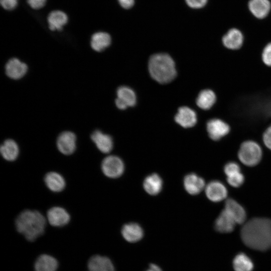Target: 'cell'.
Instances as JSON below:
<instances>
[{"label":"cell","mask_w":271,"mask_h":271,"mask_svg":"<svg viewBox=\"0 0 271 271\" xmlns=\"http://www.w3.org/2000/svg\"><path fill=\"white\" fill-rule=\"evenodd\" d=\"M243 243L248 247L259 251L271 248V219L254 218L242 226L240 231Z\"/></svg>","instance_id":"1"},{"label":"cell","mask_w":271,"mask_h":271,"mask_svg":"<svg viewBox=\"0 0 271 271\" xmlns=\"http://www.w3.org/2000/svg\"><path fill=\"white\" fill-rule=\"evenodd\" d=\"M15 225L17 231L27 240L34 241L44 233L46 220L40 212L27 209L17 216Z\"/></svg>","instance_id":"2"},{"label":"cell","mask_w":271,"mask_h":271,"mask_svg":"<svg viewBox=\"0 0 271 271\" xmlns=\"http://www.w3.org/2000/svg\"><path fill=\"white\" fill-rule=\"evenodd\" d=\"M148 66L151 77L160 83L171 82L177 74L174 61L167 54L158 53L152 55Z\"/></svg>","instance_id":"3"},{"label":"cell","mask_w":271,"mask_h":271,"mask_svg":"<svg viewBox=\"0 0 271 271\" xmlns=\"http://www.w3.org/2000/svg\"><path fill=\"white\" fill-rule=\"evenodd\" d=\"M238 157L244 165L249 167L255 166L261 160V149L259 145L254 141L244 142L240 145Z\"/></svg>","instance_id":"4"},{"label":"cell","mask_w":271,"mask_h":271,"mask_svg":"<svg viewBox=\"0 0 271 271\" xmlns=\"http://www.w3.org/2000/svg\"><path fill=\"white\" fill-rule=\"evenodd\" d=\"M101 167L103 173L111 178L120 177L124 169L122 161L115 156H109L104 158L102 161Z\"/></svg>","instance_id":"5"},{"label":"cell","mask_w":271,"mask_h":271,"mask_svg":"<svg viewBox=\"0 0 271 271\" xmlns=\"http://www.w3.org/2000/svg\"><path fill=\"white\" fill-rule=\"evenodd\" d=\"M76 135L71 131H66L61 133L57 140V147L63 154L70 155L73 154L76 147Z\"/></svg>","instance_id":"6"},{"label":"cell","mask_w":271,"mask_h":271,"mask_svg":"<svg viewBox=\"0 0 271 271\" xmlns=\"http://www.w3.org/2000/svg\"><path fill=\"white\" fill-rule=\"evenodd\" d=\"M207 130L212 140L218 141L229 132L230 127L224 121L215 118L208 121Z\"/></svg>","instance_id":"7"},{"label":"cell","mask_w":271,"mask_h":271,"mask_svg":"<svg viewBox=\"0 0 271 271\" xmlns=\"http://www.w3.org/2000/svg\"><path fill=\"white\" fill-rule=\"evenodd\" d=\"M47 218L49 223L53 226L61 227L67 224L70 219L68 212L63 208L55 206L48 210Z\"/></svg>","instance_id":"8"},{"label":"cell","mask_w":271,"mask_h":271,"mask_svg":"<svg viewBox=\"0 0 271 271\" xmlns=\"http://www.w3.org/2000/svg\"><path fill=\"white\" fill-rule=\"evenodd\" d=\"M117 97L115 99L116 106L120 109H125L127 107L133 106L136 103V95L131 88L126 86H121L117 90Z\"/></svg>","instance_id":"9"},{"label":"cell","mask_w":271,"mask_h":271,"mask_svg":"<svg viewBox=\"0 0 271 271\" xmlns=\"http://www.w3.org/2000/svg\"><path fill=\"white\" fill-rule=\"evenodd\" d=\"M224 171L227 176V181L231 186L238 187L243 184L244 178L236 163L230 162L227 163L224 166Z\"/></svg>","instance_id":"10"},{"label":"cell","mask_w":271,"mask_h":271,"mask_svg":"<svg viewBox=\"0 0 271 271\" xmlns=\"http://www.w3.org/2000/svg\"><path fill=\"white\" fill-rule=\"evenodd\" d=\"M207 198L213 202H219L225 199L227 195L225 186L220 181L210 182L205 188Z\"/></svg>","instance_id":"11"},{"label":"cell","mask_w":271,"mask_h":271,"mask_svg":"<svg viewBox=\"0 0 271 271\" xmlns=\"http://www.w3.org/2000/svg\"><path fill=\"white\" fill-rule=\"evenodd\" d=\"M6 73L13 79H19L23 77L27 73V65L17 58L10 59L6 64Z\"/></svg>","instance_id":"12"},{"label":"cell","mask_w":271,"mask_h":271,"mask_svg":"<svg viewBox=\"0 0 271 271\" xmlns=\"http://www.w3.org/2000/svg\"><path fill=\"white\" fill-rule=\"evenodd\" d=\"M88 271H115L111 260L107 257L94 255L88 260Z\"/></svg>","instance_id":"13"},{"label":"cell","mask_w":271,"mask_h":271,"mask_svg":"<svg viewBox=\"0 0 271 271\" xmlns=\"http://www.w3.org/2000/svg\"><path fill=\"white\" fill-rule=\"evenodd\" d=\"M175 120L183 127H191L196 123L197 115L195 112L191 108L183 106L179 108Z\"/></svg>","instance_id":"14"},{"label":"cell","mask_w":271,"mask_h":271,"mask_svg":"<svg viewBox=\"0 0 271 271\" xmlns=\"http://www.w3.org/2000/svg\"><path fill=\"white\" fill-rule=\"evenodd\" d=\"M236 224L232 217L225 210L222 211L215 222V229L220 233L232 232Z\"/></svg>","instance_id":"15"},{"label":"cell","mask_w":271,"mask_h":271,"mask_svg":"<svg viewBox=\"0 0 271 271\" xmlns=\"http://www.w3.org/2000/svg\"><path fill=\"white\" fill-rule=\"evenodd\" d=\"M90 137L97 149L102 153H108L112 150L113 141L110 136L96 130L92 133Z\"/></svg>","instance_id":"16"},{"label":"cell","mask_w":271,"mask_h":271,"mask_svg":"<svg viewBox=\"0 0 271 271\" xmlns=\"http://www.w3.org/2000/svg\"><path fill=\"white\" fill-rule=\"evenodd\" d=\"M224 209L232 217L236 223L242 224L246 219L244 208L234 200L229 198L225 203Z\"/></svg>","instance_id":"17"},{"label":"cell","mask_w":271,"mask_h":271,"mask_svg":"<svg viewBox=\"0 0 271 271\" xmlns=\"http://www.w3.org/2000/svg\"><path fill=\"white\" fill-rule=\"evenodd\" d=\"M184 185L188 193L191 195H196L204 189L205 182L201 177L192 173L185 177Z\"/></svg>","instance_id":"18"},{"label":"cell","mask_w":271,"mask_h":271,"mask_svg":"<svg viewBox=\"0 0 271 271\" xmlns=\"http://www.w3.org/2000/svg\"><path fill=\"white\" fill-rule=\"evenodd\" d=\"M44 182L48 189L54 192L62 191L66 185L63 177L55 172L47 173L45 176Z\"/></svg>","instance_id":"19"},{"label":"cell","mask_w":271,"mask_h":271,"mask_svg":"<svg viewBox=\"0 0 271 271\" xmlns=\"http://www.w3.org/2000/svg\"><path fill=\"white\" fill-rule=\"evenodd\" d=\"M121 234L127 241L133 243L140 240L143 237L144 232L139 224L129 223L123 225Z\"/></svg>","instance_id":"20"},{"label":"cell","mask_w":271,"mask_h":271,"mask_svg":"<svg viewBox=\"0 0 271 271\" xmlns=\"http://www.w3.org/2000/svg\"><path fill=\"white\" fill-rule=\"evenodd\" d=\"M243 40V36L239 30L231 29L223 36L222 42L227 48L237 50L241 47Z\"/></svg>","instance_id":"21"},{"label":"cell","mask_w":271,"mask_h":271,"mask_svg":"<svg viewBox=\"0 0 271 271\" xmlns=\"http://www.w3.org/2000/svg\"><path fill=\"white\" fill-rule=\"evenodd\" d=\"M58 262L54 257L48 254H42L36 259L34 264L35 271H56Z\"/></svg>","instance_id":"22"},{"label":"cell","mask_w":271,"mask_h":271,"mask_svg":"<svg viewBox=\"0 0 271 271\" xmlns=\"http://www.w3.org/2000/svg\"><path fill=\"white\" fill-rule=\"evenodd\" d=\"M48 23L51 31H61L68 22V17L63 12L56 10L51 12L48 16Z\"/></svg>","instance_id":"23"},{"label":"cell","mask_w":271,"mask_h":271,"mask_svg":"<svg viewBox=\"0 0 271 271\" xmlns=\"http://www.w3.org/2000/svg\"><path fill=\"white\" fill-rule=\"evenodd\" d=\"M0 152L4 159L8 161H14L18 157L19 148L15 141L8 139L2 144Z\"/></svg>","instance_id":"24"},{"label":"cell","mask_w":271,"mask_h":271,"mask_svg":"<svg viewBox=\"0 0 271 271\" xmlns=\"http://www.w3.org/2000/svg\"><path fill=\"white\" fill-rule=\"evenodd\" d=\"M248 6L251 13L259 19L266 17L270 9L268 0H250Z\"/></svg>","instance_id":"25"},{"label":"cell","mask_w":271,"mask_h":271,"mask_svg":"<svg viewBox=\"0 0 271 271\" xmlns=\"http://www.w3.org/2000/svg\"><path fill=\"white\" fill-rule=\"evenodd\" d=\"M111 43L110 36L106 32H99L91 37L90 45L95 51L101 52L108 47Z\"/></svg>","instance_id":"26"},{"label":"cell","mask_w":271,"mask_h":271,"mask_svg":"<svg viewBox=\"0 0 271 271\" xmlns=\"http://www.w3.org/2000/svg\"><path fill=\"white\" fill-rule=\"evenodd\" d=\"M162 180L160 177L153 174L147 177L144 182V187L145 191L150 195H155L158 194L162 189Z\"/></svg>","instance_id":"27"},{"label":"cell","mask_w":271,"mask_h":271,"mask_svg":"<svg viewBox=\"0 0 271 271\" xmlns=\"http://www.w3.org/2000/svg\"><path fill=\"white\" fill-rule=\"evenodd\" d=\"M216 100V95L212 90L204 89L199 93L196 99V103L200 108L206 110L210 109Z\"/></svg>","instance_id":"28"},{"label":"cell","mask_w":271,"mask_h":271,"mask_svg":"<svg viewBox=\"0 0 271 271\" xmlns=\"http://www.w3.org/2000/svg\"><path fill=\"white\" fill-rule=\"evenodd\" d=\"M233 266L235 271H251L253 267V263L250 258L242 253L235 257Z\"/></svg>","instance_id":"29"},{"label":"cell","mask_w":271,"mask_h":271,"mask_svg":"<svg viewBox=\"0 0 271 271\" xmlns=\"http://www.w3.org/2000/svg\"><path fill=\"white\" fill-rule=\"evenodd\" d=\"M262 60L264 64L271 67V43L264 47L262 53Z\"/></svg>","instance_id":"30"},{"label":"cell","mask_w":271,"mask_h":271,"mask_svg":"<svg viewBox=\"0 0 271 271\" xmlns=\"http://www.w3.org/2000/svg\"><path fill=\"white\" fill-rule=\"evenodd\" d=\"M0 3L4 9L12 10L16 8L18 0H0Z\"/></svg>","instance_id":"31"},{"label":"cell","mask_w":271,"mask_h":271,"mask_svg":"<svg viewBox=\"0 0 271 271\" xmlns=\"http://www.w3.org/2000/svg\"><path fill=\"white\" fill-rule=\"evenodd\" d=\"M187 5L191 8L199 9L203 7L207 0H185Z\"/></svg>","instance_id":"32"},{"label":"cell","mask_w":271,"mask_h":271,"mask_svg":"<svg viewBox=\"0 0 271 271\" xmlns=\"http://www.w3.org/2000/svg\"><path fill=\"white\" fill-rule=\"evenodd\" d=\"M262 139L263 142L266 147L271 150V125L264 132Z\"/></svg>","instance_id":"33"},{"label":"cell","mask_w":271,"mask_h":271,"mask_svg":"<svg viewBox=\"0 0 271 271\" xmlns=\"http://www.w3.org/2000/svg\"><path fill=\"white\" fill-rule=\"evenodd\" d=\"M47 0H27L28 4L32 9L38 10L43 8Z\"/></svg>","instance_id":"34"},{"label":"cell","mask_w":271,"mask_h":271,"mask_svg":"<svg viewBox=\"0 0 271 271\" xmlns=\"http://www.w3.org/2000/svg\"><path fill=\"white\" fill-rule=\"evenodd\" d=\"M120 5L124 9H130L134 5V0H117Z\"/></svg>","instance_id":"35"},{"label":"cell","mask_w":271,"mask_h":271,"mask_svg":"<svg viewBox=\"0 0 271 271\" xmlns=\"http://www.w3.org/2000/svg\"><path fill=\"white\" fill-rule=\"evenodd\" d=\"M146 271H162L161 268L155 264H151L149 268Z\"/></svg>","instance_id":"36"}]
</instances>
